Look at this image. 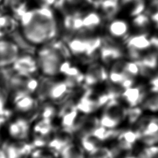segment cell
Listing matches in <instances>:
<instances>
[{"instance_id": "obj_1", "label": "cell", "mask_w": 158, "mask_h": 158, "mask_svg": "<svg viewBox=\"0 0 158 158\" xmlns=\"http://www.w3.org/2000/svg\"><path fill=\"white\" fill-rule=\"evenodd\" d=\"M22 34L30 44H46L56 36L59 25L52 8L39 6L19 19Z\"/></svg>"}, {"instance_id": "obj_2", "label": "cell", "mask_w": 158, "mask_h": 158, "mask_svg": "<svg viewBox=\"0 0 158 158\" xmlns=\"http://www.w3.org/2000/svg\"><path fill=\"white\" fill-rule=\"evenodd\" d=\"M70 54L69 46L64 43L56 41L48 43L38 52L39 69L45 77H55L60 74L61 66Z\"/></svg>"}, {"instance_id": "obj_3", "label": "cell", "mask_w": 158, "mask_h": 158, "mask_svg": "<svg viewBox=\"0 0 158 158\" xmlns=\"http://www.w3.org/2000/svg\"><path fill=\"white\" fill-rule=\"evenodd\" d=\"M139 141L145 146L158 145V116L143 115L135 125Z\"/></svg>"}, {"instance_id": "obj_4", "label": "cell", "mask_w": 158, "mask_h": 158, "mask_svg": "<svg viewBox=\"0 0 158 158\" xmlns=\"http://www.w3.org/2000/svg\"><path fill=\"white\" fill-rule=\"evenodd\" d=\"M127 109L118 99L110 100L103 107L102 113L100 117V123L106 128L116 129L125 121Z\"/></svg>"}, {"instance_id": "obj_5", "label": "cell", "mask_w": 158, "mask_h": 158, "mask_svg": "<svg viewBox=\"0 0 158 158\" xmlns=\"http://www.w3.org/2000/svg\"><path fill=\"white\" fill-rule=\"evenodd\" d=\"M126 55L129 60L138 61L143 53L152 48L151 36L148 32H139L125 40Z\"/></svg>"}, {"instance_id": "obj_6", "label": "cell", "mask_w": 158, "mask_h": 158, "mask_svg": "<svg viewBox=\"0 0 158 158\" xmlns=\"http://www.w3.org/2000/svg\"><path fill=\"white\" fill-rule=\"evenodd\" d=\"M59 110V116L61 118L62 127H66L74 131V127L79 118V111L76 102L73 100L68 99L62 102Z\"/></svg>"}, {"instance_id": "obj_7", "label": "cell", "mask_w": 158, "mask_h": 158, "mask_svg": "<svg viewBox=\"0 0 158 158\" xmlns=\"http://www.w3.org/2000/svg\"><path fill=\"white\" fill-rule=\"evenodd\" d=\"M107 80L109 71L104 64L99 62H93L90 64L84 74V83L88 87L104 83Z\"/></svg>"}, {"instance_id": "obj_8", "label": "cell", "mask_w": 158, "mask_h": 158, "mask_svg": "<svg viewBox=\"0 0 158 158\" xmlns=\"http://www.w3.org/2000/svg\"><path fill=\"white\" fill-rule=\"evenodd\" d=\"M140 69V76L151 79L157 73L158 53L151 49L143 53L141 59L137 61Z\"/></svg>"}, {"instance_id": "obj_9", "label": "cell", "mask_w": 158, "mask_h": 158, "mask_svg": "<svg viewBox=\"0 0 158 158\" xmlns=\"http://www.w3.org/2000/svg\"><path fill=\"white\" fill-rule=\"evenodd\" d=\"M101 125L100 119L96 116L84 114L80 116L74 127V132L79 137L92 134Z\"/></svg>"}, {"instance_id": "obj_10", "label": "cell", "mask_w": 158, "mask_h": 158, "mask_svg": "<svg viewBox=\"0 0 158 158\" xmlns=\"http://www.w3.org/2000/svg\"><path fill=\"white\" fill-rule=\"evenodd\" d=\"M75 132L73 130L61 127L58 130L54 131L48 143V147L51 151L61 152L66 147L73 142Z\"/></svg>"}, {"instance_id": "obj_11", "label": "cell", "mask_w": 158, "mask_h": 158, "mask_svg": "<svg viewBox=\"0 0 158 158\" xmlns=\"http://www.w3.org/2000/svg\"><path fill=\"white\" fill-rule=\"evenodd\" d=\"M12 100L15 110L23 114H31L37 110V99L31 94L25 92H12Z\"/></svg>"}, {"instance_id": "obj_12", "label": "cell", "mask_w": 158, "mask_h": 158, "mask_svg": "<svg viewBox=\"0 0 158 158\" xmlns=\"http://www.w3.org/2000/svg\"><path fill=\"white\" fill-rule=\"evenodd\" d=\"M102 62L105 65H111L117 60L123 57V50L112 40L103 39L102 45L99 51Z\"/></svg>"}, {"instance_id": "obj_13", "label": "cell", "mask_w": 158, "mask_h": 158, "mask_svg": "<svg viewBox=\"0 0 158 158\" xmlns=\"http://www.w3.org/2000/svg\"><path fill=\"white\" fill-rule=\"evenodd\" d=\"M20 56V48L14 40L0 39V61L3 67L14 64Z\"/></svg>"}, {"instance_id": "obj_14", "label": "cell", "mask_w": 158, "mask_h": 158, "mask_svg": "<svg viewBox=\"0 0 158 158\" xmlns=\"http://www.w3.org/2000/svg\"><path fill=\"white\" fill-rule=\"evenodd\" d=\"M82 20V32L92 33L102 25L104 18L100 12L95 8L84 10L81 13Z\"/></svg>"}, {"instance_id": "obj_15", "label": "cell", "mask_w": 158, "mask_h": 158, "mask_svg": "<svg viewBox=\"0 0 158 158\" xmlns=\"http://www.w3.org/2000/svg\"><path fill=\"white\" fill-rule=\"evenodd\" d=\"M116 139L117 152H129L139 141V136L135 129H126L118 131Z\"/></svg>"}, {"instance_id": "obj_16", "label": "cell", "mask_w": 158, "mask_h": 158, "mask_svg": "<svg viewBox=\"0 0 158 158\" xmlns=\"http://www.w3.org/2000/svg\"><path fill=\"white\" fill-rule=\"evenodd\" d=\"M130 25L126 20L119 18H114L109 20L107 31L110 36L113 39L125 40L129 36Z\"/></svg>"}, {"instance_id": "obj_17", "label": "cell", "mask_w": 158, "mask_h": 158, "mask_svg": "<svg viewBox=\"0 0 158 158\" xmlns=\"http://www.w3.org/2000/svg\"><path fill=\"white\" fill-rule=\"evenodd\" d=\"M34 148L33 144L26 143L24 141L15 140L5 144L3 150L6 158H24L31 154Z\"/></svg>"}, {"instance_id": "obj_18", "label": "cell", "mask_w": 158, "mask_h": 158, "mask_svg": "<svg viewBox=\"0 0 158 158\" xmlns=\"http://www.w3.org/2000/svg\"><path fill=\"white\" fill-rule=\"evenodd\" d=\"M60 74L65 77V80L73 89L80 86L84 82V74H83L77 67L73 66L68 61H65L61 68Z\"/></svg>"}, {"instance_id": "obj_19", "label": "cell", "mask_w": 158, "mask_h": 158, "mask_svg": "<svg viewBox=\"0 0 158 158\" xmlns=\"http://www.w3.org/2000/svg\"><path fill=\"white\" fill-rule=\"evenodd\" d=\"M148 88L142 85H134L124 90L121 96L128 107L140 106Z\"/></svg>"}, {"instance_id": "obj_20", "label": "cell", "mask_w": 158, "mask_h": 158, "mask_svg": "<svg viewBox=\"0 0 158 158\" xmlns=\"http://www.w3.org/2000/svg\"><path fill=\"white\" fill-rule=\"evenodd\" d=\"M72 92L73 89L66 80L54 81L48 100L54 103H62L69 99Z\"/></svg>"}, {"instance_id": "obj_21", "label": "cell", "mask_w": 158, "mask_h": 158, "mask_svg": "<svg viewBox=\"0 0 158 158\" xmlns=\"http://www.w3.org/2000/svg\"><path fill=\"white\" fill-rule=\"evenodd\" d=\"M94 8L107 21L117 17V15L121 12L120 0H99L95 3Z\"/></svg>"}, {"instance_id": "obj_22", "label": "cell", "mask_w": 158, "mask_h": 158, "mask_svg": "<svg viewBox=\"0 0 158 158\" xmlns=\"http://www.w3.org/2000/svg\"><path fill=\"white\" fill-rule=\"evenodd\" d=\"M13 70L15 71L33 75L39 70L37 59L30 54L20 55L13 65Z\"/></svg>"}, {"instance_id": "obj_23", "label": "cell", "mask_w": 158, "mask_h": 158, "mask_svg": "<svg viewBox=\"0 0 158 158\" xmlns=\"http://www.w3.org/2000/svg\"><path fill=\"white\" fill-rule=\"evenodd\" d=\"M29 121L24 118H18L10 122L9 125V135L15 140L24 141L29 134Z\"/></svg>"}, {"instance_id": "obj_24", "label": "cell", "mask_w": 158, "mask_h": 158, "mask_svg": "<svg viewBox=\"0 0 158 158\" xmlns=\"http://www.w3.org/2000/svg\"><path fill=\"white\" fill-rule=\"evenodd\" d=\"M140 106L144 111L151 114H158V87L150 86Z\"/></svg>"}, {"instance_id": "obj_25", "label": "cell", "mask_w": 158, "mask_h": 158, "mask_svg": "<svg viewBox=\"0 0 158 158\" xmlns=\"http://www.w3.org/2000/svg\"><path fill=\"white\" fill-rule=\"evenodd\" d=\"M121 11L132 18L146 11V0H120Z\"/></svg>"}, {"instance_id": "obj_26", "label": "cell", "mask_w": 158, "mask_h": 158, "mask_svg": "<svg viewBox=\"0 0 158 158\" xmlns=\"http://www.w3.org/2000/svg\"><path fill=\"white\" fill-rule=\"evenodd\" d=\"M95 6L94 0H64L61 10L64 12H81Z\"/></svg>"}, {"instance_id": "obj_27", "label": "cell", "mask_w": 158, "mask_h": 158, "mask_svg": "<svg viewBox=\"0 0 158 158\" xmlns=\"http://www.w3.org/2000/svg\"><path fill=\"white\" fill-rule=\"evenodd\" d=\"M2 5L18 20L29 9V0H4Z\"/></svg>"}, {"instance_id": "obj_28", "label": "cell", "mask_w": 158, "mask_h": 158, "mask_svg": "<svg viewBox=\"0 0 158 158\" xmlns=\"http://www.w3.org/2000/svg\"><path fill=\"white\" fill-rule=\"evenodd\" d=\"M80 139V145L84 151L88 152L89 153L102 146V143L104 142L98 136L94 133L85 135Z\"/></svg>"}, {"instance_id": "obj_29", "label": "cell", "mask_w": 158, "mask_h": 158, "mask_svg": "<svg viewBox=\"0 0 158 158\" xmlns=\"http://www.w3.org/2000/svg\"><path fill=\"white\" fill-rule=\"evenodd\" d=\"M132 26L139 32H147L152 25L149 13L145 11L132 18Z\"/></svg>"}, {"instance_id": "obj_30", "label": "cell", "mask_w": 158, "mask_h": 158, "mask_svg": "<svg viewBox=\"0 0 158 158\" xmlns=\"http://www.w3.org/2000/svg\"><path fill=\"white\" fill-rule=\"evenodd\" d=\"M54 81V80L50 77H45L44 79L39 81V85H38L36 91L38 100L42 102L48 100L49 95H50V90Z\"/></svg>"}, {"instance_id": "obj_31", "label": "cell", "mask_w": 158, "mask_h": 158, "mask_svg": "<svg viewBox=\"0 0 158 158\" xmlns=\"http://www.w3.org/2000/svg\"><path fill=\"white\" fill-rule=\"evenodd\" d=\"M85 151L80 144L72 142L60 152L61 158H86Z\"/></svg>"}, {"instance_id": "obj_32", "label": "cell", "mask_w": 158, "mask_h": 158, "mask_svg": "<svg viewBox=\"0 0 158 158\" xmlns=\"http://www.w3.org/2000/svg\"><path fill=\"white\" fill-rule=\"evenodd\" d=\"M144 111L141 106L128 107L127 109L125 121L130 125H135L143 116Z\"/></svg>"}, {"instance_id": "obj_33", "label": "cell", "mask_w": 158, "mask_h": 158, "mask_svg": "<svg viewBox=\"0 0 158 158\" xmlns=\"http://www.w3.org/2000/svg\"><path fill=\"white\" fill-rule=\"evenodd\" d=\"M56 113V109L52 104H46L43 105L42 107L38 109V116L40 118L45 119H52L53 117L55 116Z\"/></svg>"}, {"instance_id": "obj_34", "label": "cell", "mask_w": 158, "mask_h": 158, "mask_svg": "<svg viewBox=\"0 0 158 158\" xmlns=\"http://www.w3.org/2000/svg\"><path fill=\"white\" fill-rule=\"evenodd\" d=\"M139 157V158H158V145L145 146Z\"/></svg>"}, {"instance_id": "obj_35", "label": "cell", "mask_w": 158, "mask_h": 158, "mask_svg": "<svg viewBox=\"0 0 158 158\" xmlns=\"http://www.w3.org/2000/svg\"><path fill=\"white\" fill-rule=\"evenodd\" d=\"M39 6L52 8L54 9L61 10L63 6L64 0H38Z\"/></svg>"}, {"instance_id": "obj_36", "label": "cell", "mask_w": 158, "mask_h": 158, "mask_svg": "<svg viewBox=\"0 0 158 158\" xmlns=\"http://www.w3.org/2000/svg\"><path fill=\"white\" fill-rule=\"evenodd\" d=\"M7 99V94L6 90L0 87V116H8L5 105Z\"/></svg>"}, {"instance_id": "obj_37", "label": "cell", "mask_w": 158, "mask_h": 158, "mask_svg": "<svg viewBox=\"0 0 158 158\" xmlns=\"http://www.w3.org/2000/svg\"><path fill=\"white\" fill-rule=\"evenodd\" d=\"M148 13L151 20L152 25L155 29L158 30V9L150 10Z\"/></svg>"}, {"instance_id": "obj_38", "label": "cell", "mask_w": 158, "mask_h": 158, "mask_svg": "<svg viewBox=\"0 0 158 158\" xmlns=\"http://www.w3.org/2000/svg\"><path fill=\"white\" fill-rule=\"evenodd\" d=\"M149 86L158 87V72L151 79H150Z\"/></svg>"}, {"instance_id": "obj_39", "label": "cell", "mask_w": 158, "mask_h": 158, "mask_svg": "<svg viewBox=\"0 0 158 158\" xmlns=\"http://www.w3.org/2000/svg\"><path fill=\"white\" fill-rule=\"evenodd\" d=\"M6 116H0V127H1L3 124L6 121Z\"/></svg>"}, {"instance_id": "obj_40", "label": "cell", "mask_w": 158, "mask_h": 158, "mask_svg": "<svg viewBox=\"0 0 158 158\" xmlns=\"http://www.w3.org/2000/svg\"><path fill=\"white\" fill-rule=\"evenodd\" d=\"M0 158H6V155L3 149L0 148Z\"/></svg>"}, {"instance_id": "obj_41", "label": "cell", "mask_w": 158, "mask_h": 158, "mask_svg": "<svg viewBox=\"0 0 158 158\" xmlns=\"http://www.w3.org/2000/svg\"><path fill=\"white\" fill-rule=\"evenodd\" d=\"M123 158H139V157L135 156V155H127Z\"/></svg>"}, {"instance_id": "obj_42", "label": "cell", "mask_w": 158, "mask_h": 158, "mask_svg": "<svg viewBox=\"0 0 158 158\" xmlns=\"http://www.w3.org/2000/svg\"><path fill=\"white\" fill-rule=\"evenodd\" d=\"M4 0H0V5H2V4H3Z\"/></svg>"}, {"instance_id": "obj_43", "label": "cell", "mask_w": 158, "mask_h": 158, "mask_svg": "<svg viewBox=\"0 0 158 158\" xmlns=\"http://www.w3.org/2000/svg\"><path fill=\"white\" fill-rule=\"evenodd\" d=\"M94 1H95V3H96V2H98V1H99V0H94Z\"/></svg>"}]
</instances>
